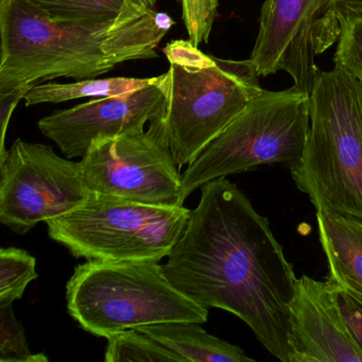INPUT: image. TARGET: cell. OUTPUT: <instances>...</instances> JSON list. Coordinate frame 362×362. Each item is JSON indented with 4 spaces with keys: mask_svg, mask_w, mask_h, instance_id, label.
Segmentation results:
<instances>
[{
    "mask_svg": "<svg viewBox=\"0 0 362 362\" xmlns=\"http://www.w3.org/2000/svg\"><path fill=\"white\" fill-rule=\"evenodd\" d=\"M200 188L198 206L163 264L167 279L197 304L243 320L273 357L291 362L293 267L238 186L219 177Z\"/></svg>",
    "mask_w": 362,
    "mask_h": 362,
    "instance_id": "6da1fadb",
    "label": "cell"
},
{
    "mask_svg": "<svg viewBox=\"0 0 362 362\" xmlns=\"http://www.w3.org/2000/svg\"><path fill=\"white\" fill-rule=\"evenodd\" d=\"M173 25L156 10L122 25L59 24L23 0H0V95L57 78L94 79L122 63L158 58Z\"/></svg>",
    "mask_w": 362,
    "mask_h": 362,
    "instance_id": "7a4b0ae2",
    "label": "cell"
},
{
    "mask_svg": "<svg viewBox=\"0 0 362 362\" xmlns=\"http://www.w3.org/2000/svg\"><path fill=\"white\" fill-rule=\"evenodd\" d=\"M163 52L169 62L160 75L166 107L156 122L182 169L264 90L247 60L209 56L189 40L170 42Z\"/></svg>",
    "mask_w": 362,
    "mask_h": 362,
    "instance_id": "3957f363",
    "label": "cell"
},
{
    "mask_svg": "<svg viewBox=\"0 0 362 362\" xmlns=\"http://www.w3.org/2000/svg\"><path fill=\"white\" fill-rule=\"evenodd\" d=\"M308 135L290 167L317 211L362 218V82L342 67L320 71L309 94Z\"/></svg>",
    "mask_w": 362,
    "mask_h": 362,
    "instance_id": "277c9868",
    "label": "cell"
},
{
    "mask_svg": "<svg viewBox=\"0 0 362 362\" xmlns=\"http://www.w3.org/2000/svg\"><path fill=\"white\" fill-rule=\"evenodd\" d=\"M66 305L86 332L103 338L148 324L209 319V308L184 296L153 260L79 264L67 281Z\"/></svg>",
    "mask_w": 362,
    "mask_h": 362,
    "instance_id": "5b68a950",
    "label": "cell"
},
{
    "mask_svg": "<svg viewBox=\"0 0 362 362\" xmlns=\"http://www.w3.org/2000/svg\"><path fill=\"white\" fill-rule=\"evenodd\" d=\"M309 95L293 88L262 90L211 141L182 175L181 200L204 184L262 165L292 167L304 152Z\"/></svg>",
    "mask_w": 362,
    "mask_h": 362,
    "instance_id": "8992f818",
    "label": "cell"
},
{
    "mask_svg": "<svg viewBox=\"0 0 362 362\" xmlns=\"http://www.w3.org/2000/svg\"><path fill=\"white\" fill-rule=\"evenodd\" d=\"M190 209L156 206L90 192L61 217L46 221L52 240L76 258L103 262H160L187 226Z\"/></svg>",
    "mask_w": 362,
    "mask_h": 362,
    "instance_id": "52a82bcc",
    "label": "cell"
},
{
    "mask_svg": "<svg viewBox=\"0 0 362 362\" xmlns=\"http://www.w3.org/2000/svg\"><path fill=\"white\" fill-rule=\"evenodd\" d=\"M362 18V0H264L247 59L258 77L285 71L296 92L310 94L320 74L315 58Z\"/></svg>",
    "mask_w": 362,
    "mask_h": 362,
    "instance_id": "ba28073f",
    "label": "cell"
},
{
    "mask_svg": "<svg viewBox=\"0 0 362 362\" xmlns=\"http://www.w3.org/2000/svg\"><path fill=\"white\" fill-rule=\"evenodd\" d=\"M90 192L81 163L18 139L0 162V223L27 234L40 222L73 211Z\"/></svg>",
    "mask_w": 362,
    "mask_h": 362,
    "instance_id": "9c48e42d",
    "label": "cell"
},
{
    "mask_svg": "<svg viewBox=\"0 0 362 362\" xmlns=\"http://www.w3.org/2000/svg\"><path fill=\"white\" fill-rule=\"evenodd\" d=\"M80 163L90 192L141 204L183 206L181 169L156 119L148 131L95 139Z\"/></svg>",
    "mask_w": 362,
    "mask_h": 362,
    "instance_id": "30bf717a",
    "label": "cell"
},
{
    "mask_svg": "<svg viewBox=\"0 0 362 362\" xmlns=\"http://www.w3.org/2000/svg\"><path fill=\"white\" fill-rule=\"evenodd\" d=\"M165 94L158 82L128 96L96 99L41 118L40 131L67 158H83L95 139L145 130L164 114Z\"/></svg>",
    "mask_w": 362,
    "mask_h": 362,
    "instance_id": "8fae6325",
    "label": "cell"
},
{
    "mask_svg": "<svg viewBox=\"0 0 362 362\" xmlns=\"http://www.w3.org/2000/svg\"><path fill=\"white\" fill-rule=\"evenodd\" d=\"M291 362H362L338 302V288L303 275L290 303Z\"/></svg>",
    "mask_w": 362,
    "mask_h": 362,
    "instance_id": "7c38bea8",
    "label": "cell"
},
{
    "mask_svg": "<svg viewBox=\"0 0 362 362\" xmlns=\"http://www.w3.org/2000/svg\"><path fill=\"white\" fill-rule=\"evenodd\" d=\"M320 243L329 268L327 281L362 296V218L315 213Z\"/></svg>",
    "mask_w": 362,
    "mask_h": 362,
    "instance_id": "4fadbf2b",
    "label": "cell"
},
{
    "mask_svg": "<svg viewBox=\"0 0 362 362\" xmlns=\"http://www.w3.org/2000/svg\"><path fill=\"white\" fill-rule=\"evenodd\" d=\"M136 329L149 334L186 362L255 361L241 347L209 334L198 322H164L139 326Z\"/></svg>",
    "mask_w": 362,
    "mask_h": 362,
    "instance_id": "5bb4252c",
    "label": "cell"
},
{
    "mask_svg": "<svg viewBox=\"0 0 362 362\" xmlns=\"http://www.w3.org/2000/svg\"><path fill=\"white\" fill-rule=\"evenodd\" d=\"M152 78H109V79L79 80L75 83H46L33 86L24 97L26 107L61 103L86 97H122L143 90L158 82Z\"/></svg>",
    "mask_w": 362,
    "mask_h": 362,
    "instance_id": "9a60e30c",
    "label": "cell"
},
{
    "mask_svg": "<svg viewBox=\"0 0 362 362\" xmlns=\"http://www.w3.org/2000/svg\"><path fill=\"white\" fill-rule=\"evenodd\" d=\"M52 22L95 25L117 20L124 0H23Z\"/></svg>",
    "mask_w": 362,
    "mask_h": 362,
    "instance_id": "2e32d148",
    "label": "cell"
},
{
    "mask_svg": "<svg viewBox=\"0 0 362 362\" xmlns=\"http://www.w3.org/2000/svg\"><path fill=\"white\" fill-rule=\"evenodd\" d=\"M105 339L107 362H186L181 356L136 328L115 332Z\"/></svg>",
    "mask_w": 362,
    "mask_h": 362,
    "instance_id": "e0dca14e",
    "label": "cell"
},
{
    "mask_svg": "<svg viewBox=\"0 0 362 362\" xmlns=\"http://www.w3.org/2000/svg\"><path fill=\"white\" fill-rule=\"evenodd\" d=\"M39 277L37 259L16 247L0 249V306L13 304L24 296L31 281Z\"/></svg>",
    "mask_w": 362,
    "mask_h": 362,
    "instance_id": "ac0fdd59",
    "label": "cell"
},
{
    "mask_svg": "<svg viewBox=\"0 0 362 362\" xmlns=\"http://www.w3.org/2000/svg\"><path fill=\"white\" fill-rule=\"evenodd\" d=\"M0 362L49 361L45 354L29 349L24 325L14 315L12 304L0 306Z\"/></svg>",
    "mask_w": 362,
    "mask_h": 362,
    "instance_id": "d6986e66",
    "label": "cell"
},
{
    "mask_svg": "<svg viewBox=\"0 0 362 362\" xmlns=\"http://www.w3.org/2000/svg\"><path fill=\"white\" fill-rule=\"evenodd\" d=\"M182 20L188 40L194 45L209 43L218 16V0H181Z\"/></svg>",
    "mask_w": 362,
    "mask_h": 362,
    "instance_id": "ffe728a7",
    "label": "cell"
},
{
    "mask_svg": "<svg viewBox=\"0 0 362 362\" xmlns=\"http://www.w3.org/2000/svg\"><path fill=\"white\" fill-rule=\"evenodd\" d=\"M334 63L362 82V18L349 23L341 33Z\"/></svg>",
    "mask_w": 362,
    "mask_h": 362,
    "instance_id": "44dd1931",
    "label": "cell"
},
{
    "mask_svg": "<svg viewBox=\"0 0 362 362\" xmlns=\"http://www.w3.org/2000/svg\"><path fill=\"white\" fill-rule=\"evenodd\" d=\"M338 302L349 330L362 349V296L349 290L338 289Z\"/></svg>",
    "mask_w": 362,
    "mask_h": 362,
    "instance_id": "7402d4cb",
    "label": "cell"
},
{
    "mask_svg": "<svg viewBox=\"0 0 362 362\" xmlns=\"http://www.w3.org/2000/svg\"><path fill=\"white\" fill-rule=\"evenodd\" d=\"M30 88H20L9 94L0 95V122H1V139H0V162L5 160L8 150H6V135L14 110Z\"/></svg>",
    "mask_w": 362,
    "mask_h": 362,
    "instance_id": "603a6c76",
    "label": "cell"
},
{
    "mask_svg": "<svg viewBox=\"0 0 362 362\" xmlns=\"http://www.w3.org/2000/svg\"><path fill=\"white\" fill-rule=\"evenodd\" d=\"M158 0H124L115 25L127 24L154 11Z\"/></svg>",
    "mask_w": 362,
    "mask_h": 362,
    "instance_id": "cb8c5ba5",
    "label": "cell"
},
{
    "mask_svg": "<svg viewBox=\"0 0 362 362\" xmlns=\"http://www.w3.org/2000/svg\"><path fill=\"white\" fill-rule=\"evenodd\" d=\"M180 3H181V0H179Z\"/></svg>",
    "mask_w": 362,
    "mask_h": 362,
    "instance_id": "d4e9b609",
    "label": "cell"
}]
</instances>
